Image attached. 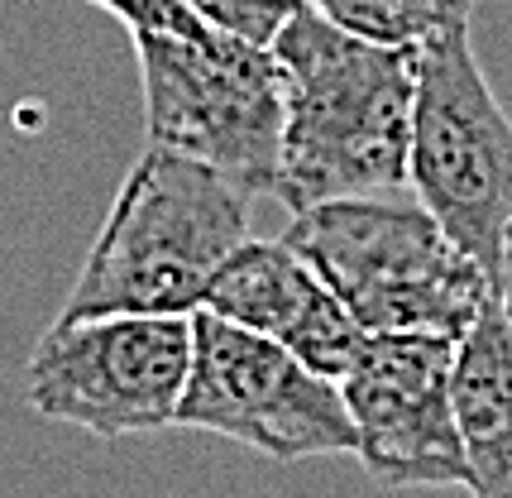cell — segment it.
<instances>
[{
    "label": "cell",
    "mask_w": 512,
    "mask_h": 498,
    "mask_svg": "<svg viewBox=\"0 0 512 498\" xmlns=\"http://www.w3.org/2000/svg\"><path fill=\"white\" fill-rule=\"evenodd\" d=\"M283 68L278 202L297 211L345 197H383L407 182L417 48H383L302 5L273 39Z\"/></svg>",
    "instance_id": "1"
},
{
    "label": "cell",
    "mask_w": 512,
    "mask_h": 498,
    "mask_svg": "<svg viewBox=\"0 0 512 498\" xmlns=\"http://www.w3.org/2000/svg\"><path fill=\"white\" fill-rule=\"evenodd\" d=\"M245 240L249 192L187 154L144 144L58 321L197 317L216 269Z\"/></svg>",
    "instance_id": "2"
},
{
    "label": "cell",
    "mask_w": 512,
    "mask_h": 498,
    "mask_svg": "<svg viewBox=\"0 0 512 498\" xmlns=\"http://www.w3.org/2000/svg\"><path fill=\"white\" fill-rule=\"evenodd\" d=\"M297 249L369 336L460 340L489 307L493 278L446 235L422 202L345 197L292 216Z\"/></svg>",
    "instance_id": "3"
},
{
    "label": "cell",
    "mask_w": 512,
    "mask_h": 498,
    "mask_svg": "<svg viewBox=\"0 0 512 498\" xmlns=\"http://www.w3.org/2000/svg\"><path fill=\"white\" fill-rule=\"evenodd\" d=\"M144 82V139L216 168L240 192H278L283 68L273 48L201 24L197 34H130Z\"/></svg>",
    "instance_id": "4"
},
{
    "label": "cell",
    "mask_w": 512,
    "mask_h": 498,
    "mask_svg": "<svg viewBox=\"0 0 512 498\" xmlns=\"http://www.w3.org/2000/svg\"><path fill=\"white\" fill-rule=\"evenodd\" d=\"M407 182L450 240L493 278L512 216V120L474 58L469 24L417 48Z\"/></svg>",
    "instance_id": "5"
},
{
    "label": "cell",
    "mask_w": 512,
    "mask_h": 498,
    "mask_svg": "<svg viewBox=\"0 0 512 498\" xmlns=\"http://www.w3.org/2000/svg\"><path fill=\"white\" fill-rule=\"evenodd\" d=\"M192 350L197 317L53 321L24 369L29 408L101 441L178 427Z\"/></svg>",
    "instance_id": "6"
},
{
    "label": "cell",
    "mask_w": 512,
    "mask_h": 498,
    "mask_svg": "<svg viewBox=\"0 0 512 498\" xmlns=\"http://www.w3.org/2000/svg\"><path fill=\"white\" fill-rule=\"evenodd\" d=\"M178 427L230 436L283 465L359 451L340 384L312 374L278 340L211 312H197V350Z\"/></svg>",
    "instance_id": "7"
},
{
    "label": "cell",
    "mask_w": 512,
    "mask_h": 498,
    "mask_svg": "<svg viewBox=\"0 0 512 498\" xmlns=\"http://www.w3.org/2000/svg\"><path fill=\"white\" fill-rule=\"evenodd\" d=\"M359 465L383 489H469L455 422V340L369 336L340 379Z\"/></svg>",
    "instance_id": "8"
},
{
    "label": "cell",
    "mask_w": 512,
    "mask_h": 498,
    "mask_svg": "<svg viewBox=\"0 0 512 498\" xmlns=\"http://www.w3.org/2000/svg\"><path fill=\"white\" fill-rule=\"evenodd\" d=\"M201 312L278 340L331 384L350 374L369 340V331L340 307V297L316 278L312 264L283 240H245L216 269Z\"/></svg>",
    "instance_id": "9"
},
{
    "label": "cell",
    "mask_w": 512,
    "mask_h": 498,
    "mask_svg": "<svg viewBox=\"0 0 512 498\" xmlns=\"http://www.w3.org/2000/svg\"><path fill=\"white\" fill-rule=\"evenodd\" d=\"M455 422L469 460V494L512 498V317L498 297L455 340Z\"/></svg>",
    "instance_id": "10"
},
{
    "label": "cell",
    "mask_w": 512,
    "mask_h": 498,
    "mask_svg": "<svg viewBox=\"0 0 512 498\" xmlns=\"http://www.w3.org/2000/svg\"><path fill=\"white\" fill-rule=\"evenodd\" d=\"M331 24L383 48H422L469 24L474 0H307Z\"/></svg>",
    "instance_id": "11"
},
{
    "label": "cell",
    "mask_w": 512,
    "mask_h": 498,
    "mask_svg": "<svg viewBox=\"0 0 512 498\" xmlns=\"http://www.w3.org/2000/svg\"><path fill=\"white\" fill-rule=\"evenodd\" d=\"M201 24H211L216 34L245 39V44L273 48L283 34V24L307 5V0H187Z\"/></svg>",
    "instance_id": "12"
},
{
    "label": "cell",
    "mask_w": 512,
    "mask_h": 498,
    "mask_svg": "<svg viewBox=\"0 0 512 498\" xmlns=\"http://www.w3.org/2000/svg\"><path fill=\"white\" fill-rule=\"evenodd\" d=\"M91 5L115 15L130 34H197L201 29L187 0H91Z\"/></svg>",
    "instance_id": "13"
},
{
    "label": "cell",
    "mask_w": 512,
    "mask_h": 498,
    "mask_svg": "<svg viewBox=\"0 0 512 498\" xmlns=\"http://www.w3.org/2000/svg\"><path fill=\"white\" fill-rule=\"evenodd\" d=\"M493 293H498V307L512 317V216H508V230H503V254H498V273H493Z\"/></svg>",
    "instance_id": "14"
}]
</instances>
